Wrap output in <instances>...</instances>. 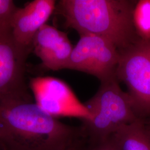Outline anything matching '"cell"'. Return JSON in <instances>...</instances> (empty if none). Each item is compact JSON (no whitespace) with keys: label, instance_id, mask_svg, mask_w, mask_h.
Here are the masks:
<instances>
[{"label":"cell","instance_id":"6da1fadb","mask_svg":"<svg viewBox=\"0 0 150 150\" xmlns=\"http://www.w3.org/2000/svg\"><path fill=\"white\" fill-rule=\"evenodd\" d=\"M82 130L45 112L30 97L0 100V149L67 150Z\"/></svg>","mask_w":150,"mask_h":150},{"label":"cell","instance_id":"7a4b0ae2","mask_svg":"<svg viewBox=\"0 0 150 150\" xmlns=\"http://www.w3.org/2000/svg\"><path fill=\"white\" fill-rule=\"evenodd\" d=\"M136 3L129 0H61L56 6L65 25L81 34L103 38L121 52L136 43Z\"/></svg>","mask_w":150,"mask_h":150},{"label":"cell","instance_id":"3957f363","mask_svg":"<svg viewBox=\"0 0 150 150\" xmlns=\"http://www.w3.org/2000/svg\"><path fill=\"white\" fill-rule=\"evenodd\" d=\"M116 77L101 82L95 95L84 104L92 119L83 121L82 132L90 141L108 139L123 125L139 119L127 92Z\"/></svg>","mask_w":150,"mask_h":150},{"label":"cell","instance_id":"277c9868","mask_svg":"<svg viewBox=\"0 0 150 150\" xmlns=\"http://www.w3.org/2000/svg\"><path fill=\"white\" fill-rule=\"evenodd\" d=\"M116 77L127 86L137 116H150V41L139 40L120 52Z\"/></svg>","mask_w":150,"mask_h":150},{"label":"cell","instance_id":"5b68a950","mask_svg":"<svg viewBox=\"0 0 150 150\" xmlns=\"http://www.w3.org/2000/svg\"><path fill=\"white\" fill-rule=\"evenodd\" d=\"M64 69L95 76L101 82L116 77L120 52L107 40L90 34L80 35Z\"/></svg>","mask_w":150,"mask_h":150},{"label":"cell","instance_id":"8992f818","mask_svg":"<svg viewBox=\"0 0 150 150\" xmlns=\"http://www.w3.org/2000/svg\"><path fill=\"white\" fill-rule=\"evenodd\" d=\"M30 87L35 103L54 117H67L80 118L83 121L92 119L84 103L64 81L54 77L33 78Z\"/></svg>","mask_w":150,"mask_h":150},{"label":"cell","instance_id":"52a82bcc","mask_svg":"<svg viewBox=\"0 0 150 150\" xmlns=\"http://www.w3.org/2000/svg\"><path fill=\"white\" fill-rule=\"evenodd\" d=\"M32 50L17 43L12 31H0V100L30 97L24 79L26 59Z\"/></svg>","mask_w":150,"mask_h":150},{"label":"cell","instance_id":"ba28073f","mask_svg":"<svg viewBox=\"0 0 150 150\" xmlns=\"http://www.w3.org/2000/svg\"><path fill=\"white\" fill-rule=\"evenodd\" d=\"M32 48L43 67L57 71L64 69L74 46L66 33L45 24L35 36Z\"/></svg>","mask_w":150,"mask_h":150},{"label":"cell","instance_id":"9c48e42d","mask_svg":"<svg viewBox=\"0 0 150 150\" xmlns=\"http://www.w3.org/2000/svg\"><path fill=\"white\" fill-rule=\"evenodd\" d=\"M56 4L54 0H34L24 7L18 8L11 23L12 34L16 42L25 47L32 48L35 36L46 24Z\"/></svg>","mask_w":150,"mask_h":150},{"label":"cell","instance_id":"30bf717a","mask_svg":"<svg viewBox=\"0 0 150 150\" xmlns=\"http://www.w3.org/2000/svg\"><path fill=\"white\" fill-rule=\"evenodd\" d=\"M110 138L117 150H150V128L143 119L123 125Z\"/></svg>","mask_w":150,"mask_h":150},{"label":"cell","instance_id":"8fae6325","mask_svg":"<svg viewBox=\"0 0 150 150\" xmlns=\"http://www.w3.org/2000/svg\"><path fill=\"white\" fill-rule=\"evenodd\" d=\"M134 29L141 40L150 41V0H140L133 11Z\"/></svg>","mask_w":150,"mask_h":150},{"label":"cell","instance_id":"7c38bea8","mask_svg":"<svg viewBox=\"0 0 150 150\" xmlns=\"http://www.w3.org/2000/svg\"><path fill=\"white\" fill-rule=\"evenodd\" d=\"M18 8L12 0H0V31L12 30V21Z\"/></svg>","mask_w":150,"mask_h":150},{"label":"cell","instance_id":"4fadbf2b","mask_svg":"<svg viewBox=\"0 0 150 150\" xmlns=\"http://www.w3.org/2000/svg\"><path fill=\"white\" fill-rule=\"evenodd\" d=\"M88 141V140H87ZM79 150H117L110 137L108 139L99 141H90L88 145L83 143Z\"/></svg>","mask_w":150,"mask_h":150},{"label":"cell","instance_id":"5bb4252c","mask_svg":"<svg viewBox=\"0 0 150 150\" xmlns=\"http://www.w3.org/2000/svg\"><path fill=\"white\" fill-rule=\"evenodd\" d=\"M83 137L82 136L80 139L78 141H77L75 144L72 146H71L69 149H68L67 150H79L80 149L81 146L84 142V140H83Z\"/></svg>","mask_w":150,"mask_h":150},{"label":"cell","instance_id":"9a60e30c","mask_svg":"<svg viewBox=\"0 0 150 150\" xmlns=\"http://www.w3.org/2000/svg\"><path fill=\"white\" fill-rule=\"evenodd\" d=\"M146 124L148 125V126H149V127L150 128V124H147V123H146Z\"/></svg>","mask_w":150,"mask_h":150}]
</instances>
